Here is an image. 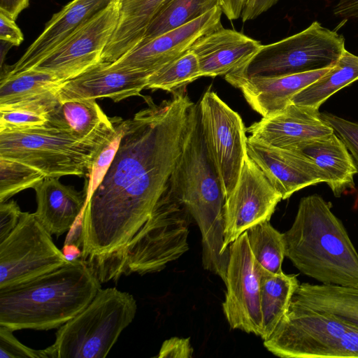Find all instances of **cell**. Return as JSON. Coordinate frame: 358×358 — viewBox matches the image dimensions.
<instances>
[{
    "label": "cell",
    "mask_w": 358,
    "mask_h": 358,
    "mask_svg": "<svg viewBox=\"0 0 358 358\" xmlns=\"http://www.w3.org/2000/svg\"><path fill=\"white\" fill-rule=\"evenodd\" d=\"M182 89L124 121L117 150L83 210L82 255L101 283L150 216L181 154L193 105Z\"/></svg>",
    "instance_id": "cell-1"
},
{
    "label": "cell",
    "mask_w": 358,
    "mask_h": 358,
    "mask_svg": "<svg viewBox=\"0 0 358 358\" xmlns=\"http://www.w3.org/2000/svg\"><path fill=\"white\" fill-rule=\"evenodd\" d=\"M168 184L200 229L203 268L224 282L229 257L223 250L224 196L204 143L198 104L191 108L187 134Z\"/></svg>",
    "instance_id": "cell-2"
},
{
    "label": "cell",
    "mask_w": 358,
    "mask_h": 358,
    "mask_svg": "<svg viewBox=\"0 0 358 358\" xmlns=\"http://www.w3.org/2000/svg\"><path fill=\"white\" fill-rule=\"evenodd\" d=\"M101 284L80 258L30 280L0 289V325L13 331L59 328L91 303Z\"/></svg>",
    "instance_id": "cell-3"
},
{
    "label": "cell",
    "mask_w": 358,
    "mask_h": 358,
    "mask_svg": "<svg viewBox=\"0 0 358 358\" xmlns=\"http://www.w3.org/2000/svg\"><path fill=\"white\" fill-rule=\"evenodd\" d=\"M284 234L285 257L321 284L358 287V252L331 205L318 194L301 199Z\"/></svg>",
    "instance_id": "cell-4"
},
{
    "label": "cell",
    "mask_w": 358,
    "mask_h": 358,
    "mask_svg": "<svg viewBox=\"0 0 358 358\" xmlns=\"http://www.w3.org/2000/svg\"><path fill=\"white\" fill-rule=\"evenodd\" d=\"M137 303L115 287L101 289L80 313L58 328L47 358H103L134 320Z\"/></svg>",
    "instance_id": "cell-5"
},
{
    "label": "cell",
    "mask_w": 358,
    "mask_h": 358,
    "mask_svg": "<svg viewBox=\"0 0 358 358\" xmlns=\"http://www.w3.org/2000/svg\"><path fill=\"white\" fill-rule=\"evenodd\" d=\"M264 345L283 358H358V327L291 299Z\"/></svg>",
    "instance_id": "cell-6"
},
{
    "label": "cell",
    "mask_w": 358,
    "mask_h": 358,
    "mask_svg": "<svg viewBox=\"0 0 358 358\" xmlns=\"http://www.w3.org/2000/svg\"><path fill=\"white\" fill-rule=\"evenodd\" d=\"M108 143L81 139L47 123L25 129L1 131L0 157L29 166L45 178L87 176Z\"/></svg>",
    "instance_id": "cell-7"
},
{
    "label": "cell",
    "mask_w": 358,
    "mask_h": 358,
    "mask_svg": "<svg viewBox=\"0 0 358 358\" xmlns=\"http://www.w3.org/2000/svg\"><path fill=\"white\" fill-rule=\"evenodd\" d=\"M191 215L169 184L150 216L124 250L115 268L112 281L133 273L161 271L189 249Z\"/></svg>",
    "instance_id": "cell-8"
},
{
    "label": "cell",
    "mask_w": 358,
    "mask_h": 358,
    "mask_svg": "<svg viewBox=\"0 0 358 358\" xmlns=\"http://www.w3.org/2000/svg\"><path fill=\"white\" fill-rule=\"evenodd\" d=\"M345 39L315 21L303 31L277 42L262 45L241 69L245 76H275L334 66L345 51Z\"/></svg>",
    "instance_id": "cell-9"
},
{
    "label": "cell",
    "mask_w": 358,
    "mask_h": 358,
    "mask_svg": "<svg viewBox=\"0 0 358 358\" xmlns=\"http://www.w3.org/2000/svg\"><path fill=\"white\" fill-rule=\"evenodd\" d=\"M204 143L219 178L224 199L235 188L246 155L242 118L210 89L198 103Z\"/></svg>",
    "instance_id": "cell-10"
},
{
    "label": "cell",
    "mask_w": 358,
    "mask_h": 358,
    "mask_svg": "<svg viewBox=\"0 0 358 358\" xmlns=\"http://www.w3.org/2000/svg\"><path fill=\"white\" fill-rule=\"evenodd\" d=\"M69 262L34 213L22 212L16 227L0 243V289L30 280Z\"/></svg>",
    "instance_id": "cell-11"
},
{
    "label": "cell",
    "mask_w": 358,
    "mask_h": 358,
    "mask_svg": "<svg viewBox=\"0 0 358 358\" xmlns=\"http://www.w3.org/2000/svg\"><path fill=\"white\" fill-rule=\"evenodd\" d=\"M118 20L115 0L78 27L31 69L53 73L62 82L79 76L102 62L103 52Z\"/></svg>",
    "instance_id": "cell-12"
},
{
    "label": "cell",
    "mask_w": 358,
    "mask_h": 358,
    "mask_svg": "<svg viewBox=\"0 0 358 358\" xmlns=\"http://www.w3.org/2000/svg\"><path fill=\"white\" fill-rule=\"evenodd\" d=\"M227 287L222 304L230 327L261 336L260 265L257 262L245 231L229 246Z\"/></svg>",
    "instance_id": "cell-13"
},
{
    "label": "cell",
    "mask_w": 358,
    "mask_h": 358,
    "mask_svg": "<svg viewBox=\"0 0 358 358\" xmlns=\"http://www.w3.org/2000/svg\"><path fill=\"white\" fill-rule=\"evenodd\" d=\"M282 195L258 166L245 155L237 184L224 199L223 250L250 227L268 222Z\"/></svg>",
    "instance_id": "cell-14"
},
{
    "label": "cell",
    "mask_w": 358,
    "mask_h": 358,
    "mask_svg": "<svg viewBox=\"0 0 358 358\" xmlns=\"http://www.w3.org/2000/svg\"><path fill=\"white\" fill-rule=\"evenodd\" d=\"M222 10L216 6L192 21L141 43L110 66L141 72L148 77L187 51L202 36L222 27Z\"/></svg>",
    "instance_id": "cell-15"
},
{
    "label": "cell",
    "mask_w": 358,
    "mask_h": 358,
    "mask_svg": "<svg viewBox=\"0 0 358 358\" xmlns=\"http://www.w3.org/2000/svg\"><path fill=\"white\" fill-rule=\"evenodd\" d=\"M246 153L282 200L306 187L324 182L316 165L297 150L274 147L248 136Z\"/></svg>",
    "instance_id": "cell-16"
},
{
    "label": "cell",
    "mask_w": 358,
    "mask_h": 358,
    "mask_svg": "<svg viewBox=\"0 0 358 358\" xmlns=\"http://www.w3.org/2000/svg\"><path fill=\"white\" fill-rule=\"evenodd\" d=\"M145 74L113 69L101 62L79 76L61 83L55 92L60 102L108 98L115 102L141 95L146 88Z\"/></svg>",
    "instance_id": "cell-17"
},
{
    "label": "cell",
    "mask_w": 358,
    "mask_h": 358,
    "mask_svg": "<svg viewBox=\"0 0 358 358\" xmlns=\"http://www.w3.org/2000/svg\"><path fill=\"white\" fill-rule=\"evenodd\" d=\"M246 131L250 137L264 143L289 150L334 132L322 119L319 110L293 103L271 117H262Z\"/></svg>",
    "instance_id": "cell-18"
},
{
    "label": "cell",
    "mask_w": 358,
    "mask_h": 358,
    "mask_svg": "<svg viewBox=\"0 0 358 358\" xmlns=\"http://www.w3.org/2000/svg\"><path fill=\"white\" fill-rule=\"evenodd\" d=\"M331 68L275 76H245L228 73L224 78L229 83L241 91L255 111L262 117H268L282 110L291 103L296 94L322 77Z\"/></svg>",
    "instance_id": "cell-19"
},
{
    "label": "cell",
    "mask_w": 358,
    "mask_h": 358,
    "mask_svg": "<svg viewBox=\"0 0 358 358\" xmlns=\"http://www.w3.org/2000/svg\"><path fill=\"white\" fill-rule=\"evenodd\" d=\"M115 0H73L54 14L42 33L13 65L5 67L1 76L28 71L99 12Z\"/></svg>",
    "instance_id": "cell-20"
},
{
    "label": "cell",
    "mask_w": 358,
    "mask_h": 358,
    "mask_svg": "<svg viewBox=\"0 0 358 358\" xmlns=\"http://www.w3.org/2000/svg\"><path fill=\"white\" fill-rule=\"evenodd\" d=\"M262 44L223 27L200 37L189 48L197 57L201 77L225 76L243 67Z\"/></svg>",
    "instance_id": "cell-21"
},
{
    "label": "cell",
    "mask_w": 358,
    "mask_h": 358,
    "mask_svg": "<svg viewBox=\"0 0 358 358\" xmlns=\"http://www.w3.org/2000/svg\"><path fill=\"white\" fill-rule=\"evenodd\" d=\"M48 123L84 140L110 142L117 134L122 118L109 117L95 99L59 102L48 113Z\"/></svg>",
    "instance_id": "cell-22"
},
{
    "label": "cell",
    "mask_w": 358,
    "mask_h": 358,
    "mask_svg": "<svg viewBox=\"0 0 358 358\" xmlns=\"http://www.w3.org/2000/svg\"><path fill=\"white\" fill-rule=\"evenodd\" d=\"M36 219L52 236L68 231L86 203V194L61 183L59 178H45L35 187Z\"/></svg>",
    "instance_id": "cell-23"
},
{
    "label": "cell",
    "mask_w": 358,
    "mask_h": 358,
    "mask_svg": "<svg viewBox=\"0 0 358 358\" xmlns=\"http://www.w3.org/2000/svg\"><path fill=\"white\" fill-rule=\"evenodd\" d=\"M294 150L316 165L336 197L355 187L354 176L358 173L356 164L345 144L335 132L306 141Z\"/></svg>",
    "instance_id": "cell-24"
},
{
    "label": "cell",
    "mask_w": 358,
    "mask_h": 358,
    "mask_svg": "<svg viewBox=\"0 0 358 358\" xmlns=\"http://www.w3.org/2000/svg\"><path fill=\"white\" fill-rule=\"evenodd\" d=\"M165 0H116L117 27L102 54V61L113 63L143 39L150 21Z\"/></svg>",
    "instance_id": "cell-25"
},
{
    "label": "cell",
    "mask_w": 358,
    "mask_h": 358,
    "mask_svg": "<svg viewBox=\"0 0 358 358\" xmlns=\"http://www.w3.org/2000/svg\"><path fill=\"white\" fill-rule=\"evenodd\" d=\"M292 299L358 327L357 287L303 282L299 284Z\"/></svg>",
    "instance_id": "cell-26"
},
{
    "label": "cell",
    "mask_w": 358,
    "mask_h": 358,
    "mask_svg": "<svg viewBox=\"0 0 358 358\" xmlns=\"http://www.w3.org/2000/svg\"><path fill=\"white\" fill-rule=\"evenodd\" d=\"M294 274L271 273L260 266V306L263 341L275 330L299 285Z\"/></svg>",
    "instance_id": "cell-27"
},
{
    "label": "cell",
    "mask_w": 358,
    "mask_h": 358,
    "mask_svg": "<svg viewBox=\"0 0 358 358\" xmlns=\"http://www.w3.org/2000/svg\"><path fill=\"white\" fill-rule=\"evenodd\" d=\"M358 80V56L347 50L329 71L292 99L291 103L315 110L331 96Z\"/></svg>",
    "instance_id": "cell-28"
},
{
    "label": "cell",
    "mask_w": 358,
    "mask_h": 358,
    "mask_svg": "<svg viewBox=\"0 0 358 358\" xmlns=\"http://www.w3.org/2000/svg\"><path fill=\"white\" fill-rule=\"evenodd\" d=\"M62 83L53 73L34 69L1 76L0 109L45 98Z\"/></svg>",
    "instance_id": "cell-29"
},
{
    "label": "cell",
    "mask_w": 358,
    "mask_h": 358,
    "mask_svg": "<svg viewBox=\"0 0 358 358\" xmlns=\"http://www.w3.org/2000/svg\"><path fill=\"white\" fill-rule=\"evenodd\" d=\"M216 6H220V0H165L139 43L181 27Z\"/></svg>",
    "instance_id": "cell-30"
},
{
    "label": "cell",
    "mask_w": 358,
    "mask_h": 358,
    "mask_svg": "<svg viewBox=\"0 0 358 358\" xmlns=\"http://www.w3.org/2000/svg\"><path fill=\"white\" fill-rule=\"evenodd\" d=\"M246 234L257 262L271 273L282 272V264L285 257L284 234L275 229L269 221L250 227Z\"/></svg>",
    "instance_id": "cell-31"
},
{
    "label": "cell",
    "mask_w": 358,
    "mask_h": 358,
    "mask_svg": "<svg viewBox=\"0 0 358 358\" xmlns=\"http://www.w3.org/2000/svg\"><path fill=\"white\" fill-rule=\"evenodd\" d=\"M201 77L197 57L189 49L152 73L146 88L174 92Z\"/></svg>",
    "instance_id": "cell-32"
},
{
    "label": "cell",
    "mask_w": 358,
    "mask_h": 358,
    "mask_svg": "<svg viewBox=\"0 0 358 358\" xmlns=\"http://www.w3.org/2000/svg\"><path fill=\"white\" fill-rule=\"evenodd\" d=\"M45 178L40 171L29 166L0 157V203L23 190L34 189Z\"/></svg>",
    "instance_id": "cell-33"
},
{
    "label": "cell",
    "mask_w": 358,
    "mask_h": 358,
    "mask_svg": "<svg viewBox=\"0 0 358 358\" xmlns=\"http://www.w3.org/2000/svg\"><path fill=\"white\" fill-rule=\"evenodd\" d=\"M124 121V120H121L117 134L103 148L94 160L91 171L87 176L88 180H86L83 191L86 194L87 199L100 183L115 155L122 135Z\"/></svg>",
    "instance_id": "cell-34"
},
{
    "label": "cell",
    "mask_w": 358,
    "mask_h": 358,
    "mask_svg": "<svg viewBox=\"0 0 358 358\" xmlns=\"http://www.w3.org/2000/svg\"><path fill=\"white\" fill-rule=\"evenodd\" d=\"M320 116L345 144L358 172V123L328 113H320Z\"/></svg>",
    "instance_id": "cell-35"
},
{
    "label": "cell",
    "mask_w": 358,
    "mask_h": 358,
    "mask_svg": "<svg viewBox=\"0 0 358 358\" xmlns=\"http://www.w3.org/2000/svg\"><path fill=\"white\" fill-rule=\"evenodd\" d=\"M46 115L25 110H0V131L20 130L44 125Z\"/></svg>",
    "instance_id": "cell-36"
},
{
    "label": "cell",
    "mask_w": 358,
    "mask_h": 358,
    "mask_svg": "<svg viewBox=\"0 0 358 358\" xmlns=\"http://www.w3.org/2000/svg\"><path fill=\"white\" fill-rule=\"evenodd\" d=\"M13 332L0 325V358H47L43 350H34L23 345Z\"/></svg>",
    "instance_id": "cell-37"
},
{
    "label": "cell",
    "mask_w": 358,
    "mask_h": 358,
    "mask_svg": "<svg viewBox=\"0 0 358 358\" xmlns=\"http://www.w3.org/2000/svg\"><path fill=\"white\" fill-rule=\"evenodd\" d=\"M22 213L15 201L0 203V243L16 227Z\"/></svg>",
    "instance_id": "cell-38"
},
{
    "label": "cell",
    "mask_w": 358,
    "mask_h": 358,
    "mask_svg": "<svg viewBox=\"0 0 358 358\" xmlns=\"http://www.w3.org/2000/svg\"><path fill=\"white\" fill-rule=\"evenodd\" d=\"M194 350L189 338L172 337L164 341L157 357H192Z\"/></svg>",
    "instance_id": "cell-39"
},
{
    "label": "cell",
    "mask_w": 358,
    "mask_h": 358,
    "mask_svg": "<svg viewBox=\"0 0 358 358\" xmlns=\"http://www.w3.org/2000/svg\"><path fill=\"white\" fill-rule=\"evenodd\" d=\"M0 40L18 46L24 41V36L15 20L0 12Z\"/></svg>",
    "instance_id": "cell-40"
},
{
    "label": "cell",
    "mask_w": 358,
    "mask_h": 358,
    "mask_svg": "<svg viewBox=\"0 0 358 358\" xmlns=\"http://www.w3.org/2000/svg\"><path fill=\"white\" fill-rule=\"evenodd\" d=\"M278 0H246L241 18L243 22L253 20L274 6Z\"/></svg>",
    "instance_id": "cell-41"
},
{
    "label": "cell",
    "mask_w": 358,
    "mask_h": 358,
    "mask_svg": "<svg viewBox=\"0 0 358 358\" xmlns=\"http://www.w3.org/2000/svg\"><path fill=\"white\" fill-rule=\"evenodd\" d=\"M29 4V0H0V12L15 20Z\"/></svg>",
    "instance_id": "cell-42"
},
{
    "label": "cell",
    "mask_w": 358,
    "mask_h": 358,
    "mask_svg": "<svg viewBox=\"0 0 358 358\" xmlns=\"http://www.w3.org/2000/svg\"><path fill=\"white\" fill-rule=\"evenodd\" d=\"M334 13L342 18H358V0H338Z\"/></svg>",
    "instance_id": "cell-43"
},
{
    "label": "cell",
    "mask_w": 358,
    "mask_h": 358,
    "mask_svg": "<svg viewBox=\"0 0 358 358\" xmlns=\"http://www.w3.org/2000/svg\"><path fill=\"white\" fill-rule=\"evenodd\" d=\"M246 0H220L222 13L229 20H234L241 16Z\"/></svg>",
    "instance_id": "cell-44"
},
{
    "label": "cell",
    "mask_w": 358,
    "mask_h": 358,
    "mask_svg": "<svg viewBox=\"0 0 358 358\" xmlns=\"http://www.w3.org/2000/svg\"><path fill=\"white\" fill-rule=\"evenodd\" d=\"M68 231L64 244L74 243L81 248L83 234V210Z\"/></svg>",
    "instance_id": "cell-45"
},
{
    "label": "cell",
    "mask_w": 358,
    "mask_h": 358,
    "mask_svg": "<svg viewBox=\"0 0 358 358\" xmlns=\"http://www.w3.org/2000/svg\"><path fill=\"white\" fill-rule=\"evenodd\" d=\"M62 252L69 262L80 259L82 255L81 248L74 243L64 244Z\"/></svg>",
    "instance_id": "cell-46"
}]
</instances>
